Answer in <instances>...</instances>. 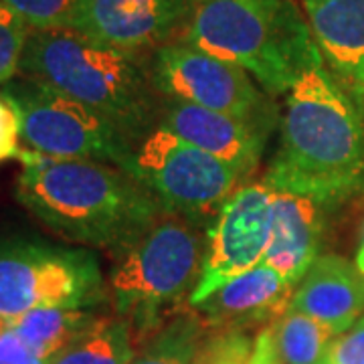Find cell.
I'll list each match as a JSON object with an SVG mask.
<instances>
[{
    "instance_id": "cell-1",
    "label": "cell",
    "mask_w": 364,
    "mask_h": 364,
    "mask_svg": "<svg viewBox=\"0 0 364 364\" xmlns=\"http://www.w3.org/2000/svg\"><path fill=\"white\" fill-rule=\"evenodd\" d=\"M16 198L73 243L122 251L164 213L140 178L116 164L21 150Z\"/></svg>"
},
{
    "instance_id": "cell-2",
    "label": "cell",
    "mask_w": 364,
    "mask_h": 364,
    "mask_svg": "<svg viewBox=\"0 0 364 364\" xmlns=\"http://www.w3.org/2000/svg\"><path fill=\"white\" fill-rule=\"evenodd\" d=\"M363 176L364 128L358 105L322 59L287 91L282 144L263 182L273 191L326 205L352 193Z\"/></svg>"
},
{
    "instance_id": "cell-3",
    "label": "cell",
    "mask_w": 364,
    "mask_h": 364,
    "mask_svg": "<svg viewBox=\"0 0 364 364\" xmlns=\"http://www.w3.org/2000/svg\"><path fill=\"white\" fill-rule=\"evenodd\" d=\"M18 71L95 109L136 146L160 124L162 95L138 57L73 28L31 31Z\"/></svg>"
},
{
    "instance_id": "cell-4",
    "label": "cell",
    "mask_w": 364,
    "mask_h": 364,
    "mask_svg": "<svg viewBox=\"0 0 364 364\" xmlns=\"http://www.w3.org/2000/svg\"><path fill=\"white\" fill-rule=\"evenodd\" d=\"M184 41L243 67L272 95L322 61L296 0H196Z\"/></svg>"
},
{
    "instance_id": "cell-5",
    "label": "cell",
    "mask_w": 364,
    "mask_h": 364,
    "mask_svg": "<svg viewBox=\"0 0 364 364\" xmlns=\"http://www.w3.org/2000/svg\"><path fill=\"white\" fill-rule=\"evenodd\" d=\"M207 237L181 215L164 210L136 241L117 251L109 287L119 310L152 314L193 294L198 284Z\"/></svg>"
},
{
    "instance_id": "cell-6",
    "label": "cell",
    "mask_w": 364,
    "mask_h": 364,
    "mask_svg": "<svg viewBox=\"0 0 364 364\" xmlns=\"http://www.w3.org/2000/svg\"><path fill=\"white\" fill-rule=\"evenodd\" d=\"M0 95L18 114L21 138L31 150L51 158L100 160L134 174L136 144L95 109L25 75L4 83Z\"/></svg>"
},
{
    "instance_id": "cell-7",
    "label": "cell",
    "mask_w": 364,
    "mask_h": 364,
    "mask_svg": "<svg viewBox=\"0 0 364 364\" xmlns=\"http://www.w3.org/2000/svg\"><path fill=\"white\" fill-rule=\"evenodd\" d=\"M102 267L87 249L0 239V320L39 308H83L102 296Z\"/></svg>"
},
{
    "instance_id": "cell-8",
    "label": "cell",
    "mask_w": 364,
    "mask_h": 364,
    "mask_svg": "<svg viewBox=\"0 0 364 364\" xmlns=\"http://www.w3.org/2000/svg\"><path fill=\"white\" fill-rule=\"evenodd\" d=\"M134 176L148 186L164 210L195 225L215 219L243 178L227 162L162 126L136 146Z\"/></svg>"
},
{
    "instance_id": "cell-9",
    "label": "cell",
    "mask_w": 364,
    "mask_h": 364,
    "mask_svg": "<svg viewBox=\"0 0 364 364\" xmlns=\"http://www.w3.org/2000/svg\"><path fill=\"white\" fill-rule=\"evenodd\" d=\"M150 75L162 97L182 100L231 116L267 136L277 126V107L261 93L243 67L219 59L186 41L158 47Z\"/></svg>"
},
{
    "instance_id": "cell-10",
    "label": "cell",
    "mask_w": 364,
    "mask_h": 364,
    "mask_svg": "<svg viewBox=\"0 0 364 364\" xmlns=\"http://www.w3.org/2000/svg\"><path fill=\"white\" fill-rule=\"evenodd\" d=\"M273 188L265 182L239 186L213 219L198 284L191 304L198 306L221 286L257 267L272 237Z\"/></svg>"
},
{
    "instance_id": "cell-11",
    "label": "cell",
    "mask_w": 364,
    "mask_h": 364,
    "mask_svg": "<svg viewBox=\"0 0 364 364\" xmlns=\"http://www.w3.org/2000/svg\"><path fill=\"white\" fill-rule=\"evenodd\" d=\"M196 0H81L69 28L117 51L162 47L191 23Z\"/></svg>"
},
{
    "instance_id": "cell-12",
    "label": "cell",
    "mask_w": 364,
    "mask_h": 364,
    "mask_svg": "<svg viewBox=\"0 0 364 364\" xmlns=\"http://www.w3.org/2000/svg\"><path fill=\"white\" fill-rule=\"evenodd\" d=\"M158 126L227 162L241 176H247L257 168L269 138L265 132L245 122L170 97H162Z\"/></svg>"
},
{
    "instance_id": "cell-13",
    "label": "cell",
    "mask_w": 364,
    "mask_h": 364,
    "mask_svg": "<svg viewBox=\"0 0 364 364\" xmlns=\"http://www.w3.org/2000/svg\"><path fill=\"white\" fill-rule=\"evenodd\" d=\"M306 18L332 77L364 105V0H304Z\"/></svg>"
},
{
    "instance_id": "cell-14",
    "label": "cell",
    "mask_w": 364,
    "mask_h": 364,
    "mask_svg": "<svg viewBox=\"0 0 364 364\" xmlns=\"http://www.w3.org/2000/svg\"><path fill=\"white\" fill-rule=\"evenodd\" d=\"M289 308L340 336L363 318L364 273L344 257L320 255L296 286Z\"/></svg>"
},
{
    "instance_id": "cell-15",
    "label": "cell",
    "mask_w": 364,
    "mask_h": 364,
    "mask_svg": "<svg viewBox=\"0 0 364 364\" xmlns=\"http://www.w3.org/2000/svg\"><path fill=\"white\" fill-rule=\"evenodd\" d=\"M294 291V284L269 265L259 263L219 287L213 296L198 304L196 310L223 330H243V326L257 322H277L289 310Z\"/></svg>"
},
{
    "instance_id": "cell-16",
    "label": "cell",
    "mask_w": 364,
    "mask_h": 364,
    "mask_svg": "<svg viewBox=\"0 0 364 364\" xmlns=\"http://www.w3.org/2000/svg\"><path fill=\"white\" fill-rule=\"evenodd\" d=\"M322 205L310 196L273 191L272 237L261 263L298 286L318 259Z\"/></svg>"
},
{
    "instance_id": "cell-17",
    "label": "cell",
    "mask_w": 364,
    "mask_h": 364,
    "mask_svg": "<svg viewBox=\"0 0 364 364\" xmlns=\"http://www.w3.org/2000/svg\"><path fill=\"white\" fill-rule=\"evenodd\" d=\"M93 324L83 308H39L11 322L37 358H51Z\"/></svg>"
},
{
    "instance_id": "cell-18",
    "label": "cell",
    "mask_w": 364,
    "mask_h": 364,
    "mask_svg": "<svg viewBox=\"0 0 364 364\" xmlns=\"http://www.w3.org/2000/svg\"><path fill=\"white\" fill-rule=\"evenodd\" d=\"M275 350L282 364H320L336 334L306 314L289 308L272 326Z\"/></svg>"
},
{
    "instance_id": "cell-19",
    "label": "cell",
    "mask_w": 364,
    "mask_h": 364,
    "mask_svg": "<svg viewBox=\"0 0 364 364\" xmlns=\"http://www.w3.org/2000/svg\"><path fill=\"white\" fill-rule=\"evenodd\" d=\"M128 328L116 322H93L69 346L57 352L51 364H132Z\"/></svg>"
},
{
    "instance_id": "cell-20",
    "label": "cell",
    "mask_w": 364,
    "mask_h": 364,
    "mask_svg": "<svg viewBox=\"0 0 364 364\" xmlns=\"http://www.w3.org/2000/svg\"><path fill=\"white\" fill-rule=\"evenodd\" d=\"M196 320H176L156 344L132 364H195L198 346Z\"/></svg>"
},
{
    "instance_id": "cell-21",
    "label": "cell",
    "mask_w": 364,
    "mask_h": 364,
    "mask_svg": "<svg viewBox=\"0 0 364 364\" xmlns=\"http://www.w3.org/2000/svg\"><path fill=\"white\" fill-rule=\"evenodd\" d=\"M31 31L69 28L81 0H2Z\"/></svg>"
},
{
    "instance_id": "cell-22",
    "label": "cell",
    "mask_w": 364,
    "mask_h": 364,
    "mask_svg": "<svg viewBox=\"0 0 364 364\" xmlns=\"http://www.w3.org/2000/svg\"><path fill=\"white\" fill-rule=\"evenodd\" d=\"M31 28L0 0V83H9L21 67Z\"/></svg>"
},
{
    "instance_id": "cell-23",
    "label": "cell",
    "mask_w": 364,
    "mask_h": 364,
    "mask_svg": "<svg viewBox=\"0 0 364 364\" xmlns=\"http://www.w3.org/2000/svg\"><path fill=\"white\" fill-rule=\"evenodd\" d=\"M253 346L243 330H223L200 346L195 364H247Z\"/></svg>"
},
{
    "instance_id": "cell-24",
    "label": "cell",
    "mask_w": 364,
    "mask_h": 364,
    "mask_svg": "<svg viewBox=\"0 0 364 364\" xmlns=\"http://www.w3.org/2000/svg\"><path fill=\"white\" fill-rule=\"evenodd\" d=\"M324 364H364V316L332 340L326 350Z\"/></svg>"
},
{
    "instance_id": "cell-25",
    "label": "cell",
    "mask_w": 364,
    "mask_h": 364,
    "mask_svg": "<svg viewBox=\"0 0 364 364\" xmlns=\"http://www.w3.org/2000/svg\"><path fill=\"white\" fill-rule=\"evenodd\" d=\"M21 119L11 102L0 95V162L21 154Z\"/></svg>"
},
{
    "instance_id": "cell-26",
    "label": "cell",
    "mask_w": 364,
    "mask_h": 364,
    "mask_svg": "<svg viewBox=\"0 0 364 364\" xmlns=\"http://www.w3.org/2000/svg\"><path fill=\"white\" fill-rule=\"evenodd\" d=\"M247 364H282L277 350H275L272 328L261 330L255 344H253V352H251V358H249Z\"/></svg>"
},
{
    "instance_id": "cell-27",
    "label": "cell",
    "mask_w": 364,
    "mask_h": 364,
    "mask_svg": "<svg viewBox=\"0 0 364 364\" xmlns=\"http://www.w3.org/2000/svg\"><path fill=\"white\" fill-rule=\"evenodd\" d=\"M356 265H358V269L364 273V247H360V251H358V257H356Z\"/></svg>"
},
{
    "instance_id": "cell-28",
    "label": "cell",
    "mask_w": 364,
    "mask_h": 364,
    "mask_svg": "<svg viewBox=\"0 0 364 364\" xmlns=\"http://www.w3.org/2000/svg\"><path fill=\"white\" fill-rule=\"evenodd\" d=\"M51 358H33V360H28L25 364H51Z\"/></svg>"
},
{
    "instance_id": "cell-29",
    "label": "cell",
    "mask_w": 364,
    "mask_h": 364,
    "mask_svg": "<svg viewBox=\"0 0 364 364\" xmlns=\"http://www.w3.org/2000/svg\"><path fill=\"white\" fill-rule=\"evenodd\" d=\"M363 247H364V233H363Z\"/></svg>"
},
{
    "instance_id": "cell-30",
    "label": "cell",
    "mask_w": 364,
    "mask_h": 364,
    "mask_svg": "<svg viewBox=\"0 0 364 364\" xmlns=\"http://www.w3.org/2000/svg\"><path fill=\"white\" fill-rule=\"evenodd\" d=\"M320 364H324V363H320Z\"/></svg>"
}]
</instances>
